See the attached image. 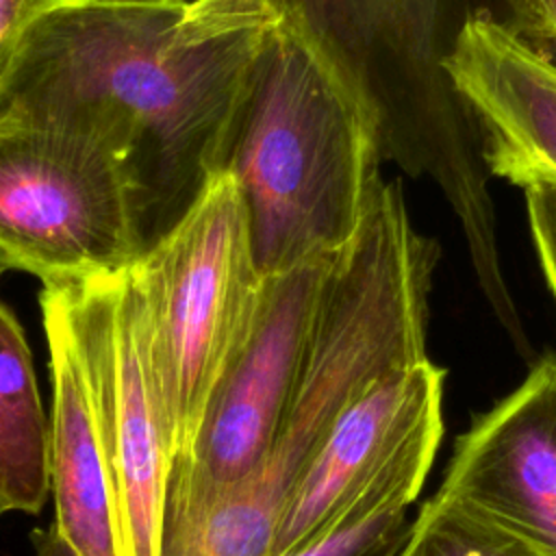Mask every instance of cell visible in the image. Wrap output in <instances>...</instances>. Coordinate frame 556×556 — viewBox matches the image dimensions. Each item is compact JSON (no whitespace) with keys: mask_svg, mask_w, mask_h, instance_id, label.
<instances>
[{"mask_svg":"<svg viewBox=\"0 0 556 556\" xmlns=\"http://www.w3.org/2000/svg\"><path fill=\"white\" fill-rule=\"evenodd\" d=\"M0 484L11 510L39 513L50 493V417L17 317L0 302Z\"/></svg>","mask_w":556,"mask_h":556,"instance_id":"4fadbf2b","label":"cell"},{"mask_svg":"<svg viewBox=\"0 0 556 556\" xmlns=\"http://www.w3.org/2000/svg\"><path fill=\"white\" fill-rule=\"evenodd\" d=\"M52 0H0V85L7 78L17 50Z\"/></svg>","mask_w":556,"mask_h":556,"instance_id":"ac0fdd59","label":"cell"},{"mask_svg":"<svg viewBox=\"0 0 556 556\" xmlns=\"http://www.w3.org/2000/svg\"><path fill=\"white\" fill-rule=\"evenodd\" d=\"M11 510V502H9V497H7V493H4V489H2V484H0V517L4 515V513H9Z\"/></svg>","mask_w":556,"mask_h":556,"instance_id":"44dd1931","label":"cell"},{"mask_svg":"<svg viewBox=\"0 0 556 556\" xmlns=\"http://www.w3.org/2000/svg\"><path fill=\"white\" fill-rule=\"evenodd\" d=\"M282 13L285 0H52L0 85V111L102 143L130 178L146 252L224 172L254 61Z\"/></svg>","mask_w":556,"mask_h":556,"instance_id":"6da1fadb","label":"cell"},{"mask_svg":"<svg viewBox=\"0 0 556 556\" xmlns=\"http://www.w3.org/2000/svg\"><path fill=\"white\" fill-rule=\"evenodd\" d=\"M397 556H545L473 504L437 491L417 513Z\"/></svg>","mask_w":556,"mask_h":556,"instance_id":"9a60e30c","label":"cell"},{"mask_svg":"<svg viewBox=\"0 0 556 556\" xmlns=\"http://www.w3.org/2000/svg\"><path fill=\"white\" fill-rule=\"evenodd\" d=\"M439 489L556 556V358L473 419Z\"/></svg>","mask_w":556,"mask_h":556,"instance_id":"8fae6325","label":"cell"},{"mask_svg":"<svg viewBox=\"0 0 556 556\" xmlns=\"http://www.w3.org/2000/svg\"><path fill=\"white\" fill-rule=\"evenodd\" d=\"M380 161L371 109L285 2L254 61L224 165L243 198L258 271L278 276L345 248Z\"/></svg>","mask_w":556,"mask_h":556,"instance_id":"3957f363","label":"cell"},{"mask_svg":"<svg viewBox=\"0 0 556 556\" xmlns=\"http://www.w3.org/2000/svg\"><path fill=\"white\" fill-rule=\"evenodd\" d=\"M443 382L445 369L426 358L391 371L350 404L289 495L269 556L321 534L415 439L443 428Z\"/></svg>","mask_w":556,"mask_h":556,"instance_id":"9c48e42d","label":"cell"},{"mask_svg":"<svg viewBox=\"0 0 556 556\" xmlns=\"http://www.w3.org/2000/svg\"><path fill=\"white\" fill-rule=\"evenodd\" d=\"M332 258L267 278L258 313L211 393L191 452L172 460L161 521L204 508L248 478L267 454Z\"/></svg>","mask_w":556,"mask_h":556,"instance_id":"ba28073f","label":"cell"},{"mask_svg":"<svg viewBox=\"0 0 556 556\" xmlns=\"http://www.w3.org/2000/svg\"><path fill=\"white\" fill-rule=\"evenodd\" d=\"M106 2H119V4H146V7H178L189 0H106Z\"/></svg>","mask_w":556,"mask_h":556,"instance_id":"ffe728a7","label":"cell"},{"mask_svg":"<svg viewBox=\"0 0 556 556\" xmlns=\"http://www.w3.org/2000/svg\"><path fill=\"white\" fill-rule=\"evenodd\" d=\"M46 289L61 302L78 348L109 478L119 556H159L174 452L139 291L128 269Z\"/></svg>","mask_w":556,"mask_h":556,"instance_id":"52a82bcc","label":"cell"},{"mask_svg":"<svg viewBox=\"0 0 556 556\" xmlns=\"http://www.w3.org/2000/svg\"><path fill=\"white\" fill-rule=\"evenodd\" d=\"M50 352V493L54 526L78 556H119L109 478L74 332L56 295L41 287Z\"/></svg>","mask_w":556,"mask_h":556,"instance_id":"7c38bea8","label":"cell"},{"mask_svg":"<svg viewBox=\"0 0 556 556\" xmlns=\"http://www.w3.org/2000/svg\"><path fill=\"white\" fill-rule=\"evenodd\" d=\"M504 24L556 59V0H506Z\"/></svg>","mask_w":556,"mask_h":556,"instance_id":"e0dca14e","label":"cell"},{"mask_svg":"<svg viewBox=\"0 0 556 556\" xmlns=\"http://www.w3.org/2000/svg\"><path fill=\"white\" fill-rule=\"evenodd\" d=\"M35 556H78V552L61 536L56 526L39 528L33 532Z\"/></svg>","mask_w":556,"mask_h":556,"instance_id":"d6986e66","label":"cell"},{"mask_svg":"<svg viewBox=\"0 0 556 556\" xmlns=\"http://www.w3.org/2000/svg\"><path fill=\"white\" fill-rule=\"evenodd\" d=\"M441 434L443 428H437L415 439L330 528L282 556H397L413 528L408 508L426 482Z\"/></svg>","mask_w":556,"mask_h":556,"instance_id":"5bb4252c","label":"cell"},{"mask_svg":"<svg viewBox=\"0 0 556 556\" xmlns=\"http://www.w3.org/2000/svg\"><path fill=\"white\" fill-rule=\"evenodd\" d=\"M445 74L467 109L489 176L556 189V59L491 15L465 22Z\"/></svg>","mask_w":556,"mask_h":556,"instance_id":"30bf717a","label":"cell"},{"mask_svg":"<svg viewBox=\"0 0 556 556\" xmlns=\"http://www.w3.org/2000/svg\"><path fill=\"white\" fill-rule=\"evenodd\" d=\"M437 245L380 180L321 282L302 361L258 467L200 510L161 521L159 556H269L289 495L341 413L395 369L426 361Z\"/></svg>","mask_w":556,"mask_h":556,"instance_id":"7a4b0ae2","label":"cell"},{"mask_svg":"<svg viewBox=\"0 0 556 556\" xmlns=\"http://www.w3.org/2000/svg\"><path fill=\"white\" fill-rule=\"evenodd\" d=\"M174 458L191 452L211 393L243 343L267 278L258 271L241 191L217 174L200 200L130 267Z\"/></svg>","mask_w":556,"mask_h":556,"instance_id":"5b68a950","label":"cell"},{"mask_svg":"<svg viewBox=\"0 0 556 556\" xmlns=\"http://www.w3.org/2000/svg\"><path fill=\"white\" fill-rule=\"evenodd\" d=\"M330 50L374 113L382 159L439 187L469 261L500 258L478 130L445 63L478 0H285Z\"/></svg>","mask_w":556,"mask_h":556,"instance_id":"277c9868","label":"cell"},{"mask_svg":"<svg viewBox=\"0 0 556 556\" xmlns=\"http://www.w3.org/2000/svg\"><path fill=\"white\" fill-rule=\"evenodd\" d=\"M523 191L532 243L536 248L547 287L556 300V189L528 187Z\"/></svg>","mask_w":556,"mask_h":556,"instance_id":"2e32d148","label":"cell"},{"mask_svg":"<svg viewBox=\"0 0 556 556\" xmlns=\"http://www.w3.org/2000/svg\"><path fill=\"white\" fill-rule=\"evenodd\" d=\"M141 254L124 165L67 126L0 111V274L74 285L117 276Z\"/></svg>","mask_w":556,"mask_h":556,"instance_id":"8992f818","label":"cell"}]
</instances>
